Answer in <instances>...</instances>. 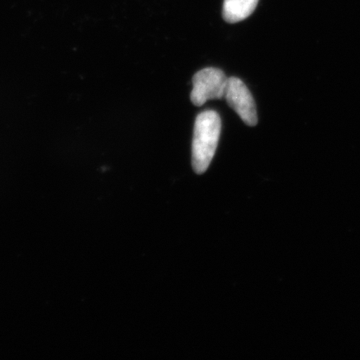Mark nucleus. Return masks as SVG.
Here are the masks:
<instances>
[{"instance_id":"nucleus-1","label":"nucleus","mask_w":360,"mask_h":360,"mask_svg":"<svg viewBox=\"0 0 360 360\" xmlns=\"http://www.w3.org/2000/svg\"><path fill=\"white\" fill-rule=\"evenodd\" d=\"M221 118L214 110L196 116L193 141V167L198 174H205L219 146Z\"/></svg>"},{"instance_id":"nucleus-2","label":"nucleus","mask_w":360,"mask_h":360,"mask_svg":"<svg viewBox=\"0 0 360 360\" xmlns=\"http://www.w3.org/2000/svg\"><path fill=\"white\" fill-rule=\"evenodd\" d=\"M227 82L229 77L219 68H208L198 71L193 78L191 103L201 106L210 99L224 98Z\"/></svg>"},{"instance_id":"nucleus-3","label":"nucleus","mask_w":360,"mask_h":360,"mask_svg":"<svg viewBox=\"0 0 360 360\" xmlns=\"http://www.w3.org/2000/svg\"><path fill=\"white\" fill-rule=\"evenodd\" d=\"M224 98L246 125L255 127L257 124V105L252 94L243 80L238 77H229Z\"/></svg>"},{"instance_id":"nucleus-4","label":"nucleus","mask_w":360,"mask_h":360,"mask_svg":"<svg viewBox=\"0 0 360 360\" xmlns=\"http://www.w3.org/2000/svg\"><path fill=\"white\" fill-rule=\"evenodd\" d=\"M259 0H224L222 16L229 23H238L250 18Z\"/></svg>"}]
</instances>
